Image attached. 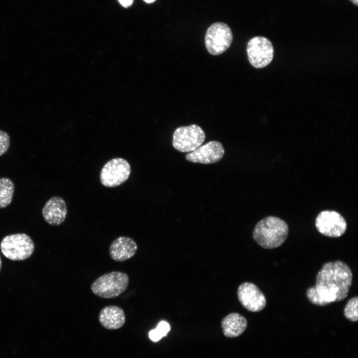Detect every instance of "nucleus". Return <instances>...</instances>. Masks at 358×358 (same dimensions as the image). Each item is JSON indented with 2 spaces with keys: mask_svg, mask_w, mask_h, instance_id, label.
Instances as JSON below:
<instances>
[{
  "mask_svg": "<svg viewBox=\"0 0 358 358\" xmlns=\"http://www.w3.org/2000/svg\"><path fill=\"white\" fill-rule=\"evenodd\" d=\"M353 273L341 261L325 263L316 277L315 287L320 297L329 304L346 298L352 284Z\"/></svg>",
  "mask_w": 358,
  "mask_h": 358,
  "instance_id": "f257e3e1",
  "label": "nucleus"
},
{
  "mask_svg": "<svg viewBox=\"0 0 358 358\" xmlns=\"http://www.w3.org/2000/svg\"><path fill=\"white\" fill-rule=\"evenodd\" d=\"M288 232V226L284 220L275 216H268L256 225L253 237L262 248L271 249L279 247L285 242Z\"/></svg>",
  "mask_w": 358,
  "mask_h": 358,
  "instance_id": "f03ea898",
  "label": "nucleus"
},
{
  "mask_svg": "<svg viewBox=\"0 0 358 358\" xmlns=\"http://www.w3.org/2000/svg\"><path fill=\"white\" fill-rule=\"evenodd\" d=\"M129 282L128 274L120 271L104 273L91 284L90 289L96 296L104 299L118 297L127 288Z\"/></svg>",
  "mask_w": 358,
  "mask_h": 358,
  "instance_id": "7ed1b4c3",
  "label": "nucleus"
},
{
  "mask_svg": "<svg viewBox=\"0 0 358 358\" xmlns=\"http://www.w3.org/2000/svg\"><path fill=\"white\" fill-rule=\"evenodd\" d=\"M2 254L12 261H23L29 258L34 250V244L27 234L18 233L7 235L0 243Z\"/></svg>",
  "mask_w": 358,
  "mask_h": 358,
  "instance_id": "20e7f679",
  "label": "nucleus"
},
{
  "mask_svg": "<svg viewBox=\"0 0 358 358\" xmlns=\"http://www.w3.org/2000/svg\"><path fill=\"white\" fill-rule=\"evenodd\" d=\"M205 139L204 131L197 125L181 126L174 132L173 146L181 152H192L201 146Z\"/></svg>",
  "mask_w": 358,
  "mask_h": 358,
  "instance_id": "39448f33",
  "label": "nucleus"
},
{
  "mask_svg": "<svg viewBox=\"0 0 358 358\" xmlns=\"http://www.w3.org/2000/svg\"><path fill=\"white\" fill-rule=\"evenodd\" d=\"M233 34L229 26L218 22L211 25L205 36V44L208 52L218 55L225 52L231 45Z\"/></svg>",
  "mask_w": 358,
  "mask_h": 358,
  "instance_id": "423d86ee",
  "label": "nucleus"
},
{
  "mask_svg": "<svg viewBox=\"0 0 358 358\" xmlns=\"http://www.w3.org/2000/svg\"><path fill=\"white\" fill-rule=\"evenodd\" d=\"M130 174L129 163L124 159L116 158L111 159L103 166L99 178L104 186L114 187L126 181Z\"/></svg>",
  "mask_w": 358,
  "mask_h": 358,
  "instance_id": "0eeeda50",
  "label": "nucleus"
},
{
  "mask_svg": "<svg viewBox=\"0 0 358 358\" xmlns=\"http://www.w3.org/2000/svg\"><path fill=\"white\" fill-rule=\"evenodd\" d=\"M247 52L251 65L256 68H262L271 62L274 49L271 42L268 38L257 36L248 41Z\"/></svg>",
  "mask_w": 358,
  "mask_h": 358,
  "instance_id": "6e6552de",
  "label": "nucleus"
},
{
  "mask_svg": "<svg viewBox=\"0 0 358 358\" xmlns=\"http://www.w3.org/2000/svg\"><path fill=\"white\" fill-rule=\"evenodd\" d=\"M315 226L321 234L333 238L341 236L347 229L345 219L339 213L335 211L321 212L316 218Z\"/></svg>",
  "mask_w": 358,
  "mask_h": 358,
  "instance_id": "1a4fd4ad",
  "label": "nucleus"
},
{
  "mask_svg": "<svg viewBox=\"0 0 358 358\" xmlns=\"http://www.w3.org/2000/svg\"><path fill=\"white\" fill-rule=\"evenodd\" d=\"M237 295L242 306L251 312H257L264 309L267 300L264 293L255 284L245 282L238 288Z\"/></svg>",
  "mask_w": 358,
  "mask_h": 358,
  "instance_id": "9d476101",
  "label": "nucleus"
},
{
  "mask_svg": "<svg viewBox=\"0 0 358 358\" xmlns=\"http://www.w3.org/2000/svg\"><path fill=\"white\" fill-rule=\"evenodd\" d=\"M224 153V148L220 142L211 141L187 154L185 159L193 163L210 164L220 161Z\"/></svg>",
  "mask_w": 358,
  "mask_h": 358,
  "instance_id": "9b49d317",
  "label": "nucleus"
},
{
  "mask_svg": "<svg viewBox=\"0 0 358 358\" xmlns=\"http://www.w3.org/2000/svg\"><path fill=\"white\" fill-rule=\"evenodd\" d=\"M65 201L60 196L50 198L42 208V215L45 221L52 226H58L65 220L67 215Z\"/></svg>",
  "mask_w": 358,
  "mask_h": 358,
  "instance_id": "f8f14e48",
  "label": "nucleus"
},
{
  "mask_svg": "<svg viewBox=\"0 0 358 358\" xmlns=\"http://www.w3.org/2000/svg\"><path fill=\"white\" fill-rule=\"evenodd\" d=\"M137 250L138 246L134 239L127 236H120L110 244L109 254L113 261L123 262L134 257Z\"/></svg>",
  "mask_w": 358,
  "mask_h": 358,
  "instance_id": "ddd939ff",
  "label": "nucleus"
},
{
  "mask_svg": "<svg viewBox=\"0 0 358 358\" xmlns=\"http://www.w3.org/2000/svg\"><path fill=\"white\" fill-rule=\"evenodd\" d=\"M98 320L102 327L108 330H116L122 327L126 321L123 310L116 305H108L99 312Z\"/></svg>",
  "mask_w": 358,
  "mask_h": 358,
  "instance_id": "4468645a",
  "label": "nucleus"
},
{
  "mask_svg": "<svg viewBox=\"0 0 358 358\" xmlns=\"http://www.w3.org/2000/svg\"><path fill=\"white\" fill-rule=\"evenodd\" d=\"M221 324L223 334L228 338L240 336L247 327L246 319L235 312L230 313L224 317Z\"/></svg>",
  "mask_w": 358,
  "mask_h": 358,
  "instance_id": "2eb2a0df",
  "label": "nucleus"
},
{
  "mask_svg": "<svg viewBox=\"0 0 358 358\" xmlns=\"http://www.w3.org/2000/svg\"><path fill=\"white\" fill-rule=\"evenodd\" d=\"M14 191L12 181L7 178L0 179V208L7 207L11 203Z\"/></svg>",
  "mask_w": 358,
  "mask_h": 358,
  "instance_id": "dca6fc26",
  "label": "nucleus"
},
{
  "mask_svg": "<svg viewBox=\"0 0 358 358\" xmlns=\"http://www.w3.org/2000/svg\"><path fill=\"white\" fill-rule=\"evenodd\" d=\"M358 297H354L350 299L344 309L345 317L352 322H357L358 319Z\"/></svg>",
  "mask_w": 358,
  "mask_h": 358,
  "instance_id": "f3484780",
  "label": "nucleus"
},
{
  "mask_svg": "<svg viewBox=\"0 0 358 358\" xmlns=\"http://www.w3.org/2000/svg\"><path fill=\"white\" fill-rule=\"evenodd\" d=\"M170 330L169 324L165 321H162L158 324L156 329L149 332V337L153 342H157L162 337L166 336Z\"/></svg>",
  "mask_w": 358,
  "mask_h": 358,
  "instance_id": "a211bd4d",
  "label": "nucleus"
},
{
  "mask_svg": "<svg viewBox=\"0 0 358 358\" xmlns=\"http://www.w3.org/2000/svg\"><path fill=\"white\" fill-rule=\"evenodd\" d=\"M306 294L309 301L314 305L324 306L329 304L320 297L315 285L309 287L306 290Z\"/></svg>",
  "mask_w": 358,
  "mask_h": 358,
  "instance_id": "6ab92c4d",
  "label": "nucleus"
},
{
  "mask_svg": "<svg viewBox=\"0 0 358 358\" xmlns=\"http://www.w3.org/2000/svg\"><path fill=\"white\" fill-rule=\"evenodd\" d=\"M10 145V138L8 134L0 130V156L5 154Z\"/></svg>",
  "mask_w": 358,
  "mask_h": 358,
  "instance_id": "aec40b11",
  "label": "nucleus"
},
{
  "mask_svg": "<svg viewBox=\"0 0 358 358\" xmlns=\"http://www.w3.org/2000/svg\"><path fill=\"white\" fill-rule=\"evenodd\" d=\"M134 0H118L119 3L123 6L128 7L132 5Z\"/></svg>",
  "mask_w": 358,
  "mask_h": 358,
  "instance_id": "412c9836",
  "label": "nucleus"
},
{
  "mask_svg": "<svg viewBox=\"0 0 358 358\" xmlns=\"http://www.w3.org/2000/svg\"><path fill=\"white\" fill-rule=\"evenodd\" d=\"M353 4L358 6V0H349Z\"/></svg>",
  "mask_w": 358,
  "mask_h": 358,
  "instance_id": "4be33fe9",
  "label": "nucleus"
},
{
  "mask_svg": "<svg viewBox=\"0 0 358 358\" xmlns=\"http://www.w3.org/2000/svg\"><path fill=\"white\" fill-rule=\"evenodd\" d=\"M145 2L148 3H151L156 1V0H144Z\"/></svg>",
  "mask_w": 358,
  "mask_h": 358,
  "instance_id": "5701e85b",
  "label": "nucleus"
},
{
  "mask_svg": "<svg viewBox=\"0 0 358 358\" xmlns=\"http://www.w3.org/2000/svg\"><path fill=\"white\" fill-rule=\"evenodd\" d=\"M1 259H0V269H1Z\"/></svg>",
  "mask_w": 358,
  "mask_h": 358,
  "instance_id": "b1692460",
  "label": "nucleus"
}]
</instances>
